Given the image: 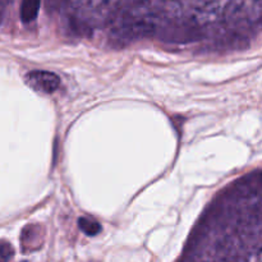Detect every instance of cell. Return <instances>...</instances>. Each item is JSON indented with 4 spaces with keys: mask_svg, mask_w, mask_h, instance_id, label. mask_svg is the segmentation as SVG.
I'll list each match as a JSON object with an SVG mask.
<instances>
[{
    "mask_svg": "<svg viewBox=\"0 0 262 262\" xmlns=\"http://www.w3.org/2000/svg\"><path fill=\"white\" fill-rule=\"evenodd\" d=\"M156 35L161 41L170 43H188L200 41L205 37V28L194 22L192 18L182 13V15L161 23Z\"/></svg>",
    "mask_w": 262,
    "mask_h": 262,
    "instance_id": "cell-1",
    "label": "cell"
},
{
    "mask_svg": "<svg viewBox=\"0 0 262 262\" xmlns=\"http://www.w3.org/2000/svg\"><path fill=\"white\" fill-rule=\"evenodd\" d=\"M3 14H4V12H3V3H0V23L3 20Z\"/></svg>",
    "mask_w": 262,
    "mask_h": 262,
    "instance_id": "cell-6",
    "label": "cell"
},
{
    "mask_svg": "<svg viewBox=\"0 0 262 262\" xmlns=\"http://www.w3.org/2000/svg\"><path fill=\"white\" fill-rule=\"evenodd\" d=\"M25 81L31 89L42 94H53L60 86L58 74L49 71H31L25 76Z\"/></svg>",
    "mask_w": 262,
    "mask_h": 262,
    "instance_id": "cell-2",
    "label": "cell"
},
{
    "mask_svg": "<svg viewBox=\"0 0 262 262\" xmlns=\"http://www.w3.org/2000/svg\"><path fill=\"white\" fill-rule=\"evenodd\" d=\"M40 3L38 2H23L20 4L19 15L20 19L25 23H30L37 17L38 9H40Z\"/></svg>",
    "mask_w": 262,
    "mask_h": 262,
    "instance_id": "cell-3",
    "label": "cell"
},
{
    "mask_svg": "<svg viewBox=\"0 0 262 262\" xmlns=\"http://www.w3.org/2000/svg\"><path fill=\"white\" fill-rule=\"evenodd\" d=\"M14 256V248L9 242L0 241V262H9Z\"/></svg>",
    "mask_w": 262,
    "mask_h": 262,
    "instance_id": "cell-5",
    "label": "cell"
},
{
    "mask_svg": "<svg viewBox=\"0 0 262 262\" xmlns=\"http://www.w3.org/2000/svg\"><path fill=\"white\" fill-rule=\"evenodd\" d=\"M22 262H26V261H22Z\"/></svg>",
    "mask_w": 262,
    "mask_h": 262,
    "instance_id": "cell-7",
    "label": "cell"
},
{
    "mask_svg": "<svg viewBox=\"0 0 262 262\" xmlns=\"http://www.w3.org/2000/svg\"><path fill=\"white\" fill-rule=\"evenodd\" d=\"M78 228L89 237H95L101 232V224L91 217L82 216L78 219Z\"/></svg>",
    "mask_w": 262,
    "mask_h": 262,
    "instance_id": "cell-4",
    "label": "cell"
}]
</instances>
